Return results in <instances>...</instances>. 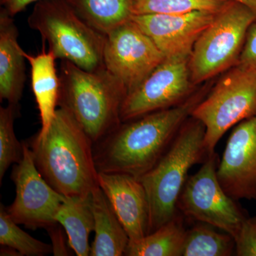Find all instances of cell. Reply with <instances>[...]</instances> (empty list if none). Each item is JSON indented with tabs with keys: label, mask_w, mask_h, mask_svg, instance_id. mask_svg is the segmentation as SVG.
I'll return each mask as SVG.
<instances>
[{
	"label": "cell",
	"mask_w": 256,
	"mask_h": 256,
	"mask_svg": "<svg viewBox=\"0 0 256 256\" xmlns=\"http://www.w3.org/2000/svg\"><path fill=\"white\" fill-rule=\"evenodd\" d=\"M202 99L194 96L174 107L121 122L94 144L98 172L140 178L168 150Z\"/></svg>",
	"instance_id": "6da1fadb"
},
{
	"label": "cell",
	"mask_w": 256,
	"mask_h": 256,
	"mask_svg": "<svg viewBox=\"0 0 256 256\" xmlns=\"http://www.w3.org/2000/svg\"><path fill=\"white\" fill-rule=\"evenodd\" d=\"M37 169L64 196H88L98 184L94 142L70 116L60 108L43 138L28 143Z\"/></svg>",
	"instance_id": "7a4b0ae2"
},
{
	"label": "cell",
	"mask_w": 256,
	"mask_h": 256,
	"mask_svg": "<svg viewBox=\"0 0 256 256\" xmlns=\"http://www.w3.org/2000/svg\"><path fill=\"white\" fill-rule=\"evenodd\" d=\"M60 70L58 106L68 111L94 144L122 122L127 89L105 67L86 70L62 60Z\"/></svg>",
	"instance_id": "3957f363"
},
{
	"label": "cell",
	"mask_w": 256,
	"mask_h": 256,
	"mask_svg": "<svg viewBox=\"0 0 256 256\" xmlns=\"http://www.w3.org/2000/svg\"><path fill=\"white\" fill-rule=\"evenodd\" d=\"M204 137L205 127L200 121L192 117L186 120L158 162L139 178L149 202V234L178 213L176 204L188 171L210 156L205 148Z\"/></svg>",
	"instance_id": "277c9868"
},
{
	"label": "cell",
	"mask_w": 256,
	"mask_h": 256,
	"mask_svg": "<svg viewBox=\"0 0 256 256\" xmlns=\"http://www.w3.org/2000/svg\"><path fill=\"white\" fill-rule=\"evenodd\" d=\"M28 24L40 34L56 60H68L86 70L105 67L106 36L84 21L66 0L37 2Z\"/></svg>",
	"instance_id": "5b68a950"
},
{
	"label": "cell",
	"mask_w": 256,
	"mask_h": 256,
	"mask_svg": "<svg viewBox=\"0 0 256 256\" xmlns=\"http://www.w3.org/2000/svg\"><path fill=\"white\" fill-rule=\"evenodd\" d=\"M256 14L246 5L229 0L198 38L190 56L193 85L206 82L238 64L248 30Z\"/></svg>",
	"instance_id": "8992f818"
},
{
	"label": "cell",
	"mask_w": 256,
	"mask_h": 256,
	"mask_svg": "<svg viewBox=\"0 0 256 256\" xmlns=\"http://www.w3.org/2000/svg\"><path fill=\"white\" fill-rule=\"evenodd\" d=\"M256 114V72L237 64L218 80L191 116L205 127L208 154L230 128Z\"/></svg>",
	"instance_id": "52a82bcc"
},
{
	"label": "cell",
	"mask_w": 256,
	"mask_h": 256,
	"mask_svg": "<svg viewBox=\"0 0 256 256\" xmlns=\"http://www.w3.org/2000/svg\"><path fill=\"white\" fill-rule=\"evenodd\" d=\"M218 162V154L212 153L198 172L188 176L176 208L184 218L210 224L235 238L249 216L220 184Z\"/></svg>",
	"instance_id": "ba28073f"
},
{
	"label": "cell",
	"mask_w": 256,
	"mask_h": 256,
	"mask_svg": "<svg viewBox=\"0 0 256 256\" xmlns=\"http://www.w3.org/2000/svg\"><path fill=\"white\" fill-rule=\"evenodd\" d=\"M22 142V156L12 173L16 195L6 210L18 225L32 230H46L58 224L56 215L65 196L44 178L37 169L31 148L28 142Z\"/></svg>",
	"instance_id": "9c48e42d"
},
{
	"label": "cell",
	"mask_w": 256,
	"mask_h": 256,
	"mask_svg": "<svg viewBox=\"0 0 256 256\" xmlns=\"http://www.w3.org/2000/svg\"><path fill=\"white\" fill-rule=\"evenodd\" d=\"M166 57L131 18L106 35L105 68L128 92L138 86Z\"/></svg>",
	"instance_id": "30bf717a"
},
{
	"label": "cell",
	"mask_w": 256,
	"mask_h": 256,
	"mask_svg": "<svg viewBox=\"0 0 256 256\" xmlns=\"http://www.w3.org/2000/svg\"><path fill=\"white\" fill-rule=\"evenodd\" d=\"M190 57L165 58L138 86L128 92L120 110L121 122L170 108L188 98L192 82Z\"/></svg>",
	"instance_id": "8fae6325"
},
{
	"label": "cell",
	"mask_w": 256,
	"mask_h": 256,
	"mask_svg": "<svg viewBox=\"0 0 256 256\" xmlns=\"http://www.w3.org/2000/svg\"><path fill=\"white\" fill-rule=\"evenodd\" d=\"M217 176L234 200H256V114L239 122L232 131Z\"/></svg>",
	"instance_id": "7c38bea8"
},
{
	"label": "cell",
	"mask_w": 256,
	"mask_h": 256,
	"mask_svg": "<svg viewBox=\"0 0 256 256\" xmlns=\"http://www.w3.org/2000/svg\"><path fill=\"white\" fill-rule=\"evenodd\" d=\"M216 13L196 11L181 14L133 15L132 20L166 58L190 57L195 43Z\"/></svg>",
	"instance_id": "4fadbf2b"
},
{
	"label": "cell",
	"mask_w": 256,
	"mask_h": 256,
	"mask_svg": "<svg viewBox=\"0 0 256 256\" xmlns=\"http://www.w3.org/2000/svg\"><path fill=\"white\" fill-rule=\"evenodd\" d=\"M98 184L127 232L130 242L150 232V206L146 188L132 175L98 172Z\"/></svg>",
	"instance_id": "5bb4252c"
},
{
	"label": "cell",
	"mask_w": 256,
	"mask_h": 256,
	"mask_svg": "<svg viewBox=\"0 0 256 256\" xmlns=\"http://www.w3.org/2000/svg\"><path fill=\"white\" fill-rule=\"evenodd\" d=\"M13 16L0 12V99L18 105L26 80L24 50L18 42Z\"/></svg>",
	"instance_id": "9a60e30c"
},
{
	"label": "cell",
	"mask_w": 256,
	"mask_h": 256,
	"mask_svg": "<svg viewBox=\"0 0 256 256\" xmlns=\"http://www.w3.org/2000/svg\"><path fill=\"white\" fill-rule=\"evenodd\" d=\"M24 56L31 66L32 88L41 119L42 127L37 138H43L54 119L60 98V75L56 68V57L50 52Z\"/></svg>",
	"instance_id": "2e32d148"
},
{
	"label": "cell",
	"mask_w": 256,
	"mask_h": 256,
	"mask_svg": "<svg viewBox=\"0 0 256 256\" xmlns=\"http://www.w3.org/2000/svg\"><path fill=\"white\" fill-rule=\"evenodd\" d=\"M92 204L95 239L90 246V256H124L129 237L99 186L92 192Z\"/></svg>",
	"instance_id": "e0dca14e"
},
{
	"label": "cell",
	"mask_w": 256,
	"mask_h": 256,
	"mask_svg": "<svg viewBox=\"0 0 256 256\" xmlns=\"http://www.w3.org/2000/svg\"><path fill=\"white\" fill-rule=\"evenodd\" d=\"M56 220L65 230L69 247L78 256H90L89 237L94 232L92 194L65 196Z\"/></svg>",
	"instance_id": "ac0fdd59"
},
{
	"label": "cell",
	"mask_w": 256,
	"mask_h": 256,
	"mask_svg": "<svg viewBox=\"0 0 256 256\" xmlns=\"http://www.w3.org/2000/svg\"><path fill=\"white\" fill-rule=\"evenodd\" d=\"M77 14L102 34L127 22L132 16V0H66Z\"/></svg>",
	"instance_id": "d6986e66"
},
{
	"label": "cell",
	"mask_w": 256,
	"mask_h": 256,
	"mask_svg": "<svg viewBox=\"0 0 256 256\" xmlns=\"http://www.w3.org/2000/svg\"><path fill=\"white\" fill-rule=\"evenodd\" d=\"M180 212L169 222L137 242H129L124 256H181L186 228Z\"/></svg>",
	"instance_id": "ffe728a7"
},
{
	"label": "cell",
	"mask_w": 256,
	"mask_h": 256,
	"mask_svg": "<svg viewBox=\"0 0 256 256\" xmlns=\"http://www.w3.org/2000/svg\"><path fill=\"white\" fill-rule=\"evenodd\" d=\"M208 224L197 222L186 230L181 256H230L236 254L232 235L216 230Z\"/></svg>",
	"instance_id": "44dd1931"
},
{
	"label": "cell",
	"mask_w": 256,
	"mask_h": 256,
	"mask_svg": "<svg viewBox=\"0 0 256 256\" xmlns=\"http://www.w3.org/2000/svg\"><path fill=\"white\" fill-rule=\"evenodd\" d=\"M228 2L229 0H132V14H181L196 11L216 13L223 9Z\"/></svg>",
	"instance_id": "7402d4cb"
},
{
	"label": "cell",
	"mask_w": 256,
	"mask_h": 256,
	"mask_svg": "<svg viewBox=\"0 0 256 256\" xmlns=\"http://www.w3.org/2000/svg\"><path fill=\"white\" fill-rule=\"evenodd\" d=\"M6 210V207L0 205V244L12 248L20 256H44L53 252V248L33 238L18 226Z\"/></svg>",
	"instance_id": "603a6c76"
},
{
	"label": "cell",
	"mask_w": 256,
	"mask_h": 256,
	"mask_svg": "<svg viewBox=\"0 0 256 256\" xmlns=\"http://www.w3.org/2000/svg\"><path fill=\"white\" fill-rule=\"evenodd\" d=\"M18 106L8 104L0 108V184L12 164L22 159L23 142H18L14 132V120Z\"/></svg>",
	"instance_id": "cb8c5ba5"
},
{
	"label": "cell",
	"mask_w": 256,
	"mask_h": 256,
	"mask_svg": "<svg viewBox=\"0 0 256 256\" xmlns=\"http://www.w3.org/2000/svg\"><path fill=\"white\" fill-rule=\"evenodd\" d=\"M237 256H256V216L248 217L235 238Z\"/></svg>",
	"instance_id": "d4e9b609"
},
{
	"label": "cell",
	"mask_w": 256,
	"mask_h": 256,
	"mask_svg": "<svg viewBox=\"0 0 256 256\" xmlns=\"http://www.w3.org/2000/svg\"><path fill=\"white\" fill-rule=\"evenodd\" d=\"M238 64L256 72V22L248 30Z\"/></svg>",
	"instance_id": "484cf974"
},
{
	"label": "cell",
	"mask_w": 256,
	"mask_h": 256,
	"mask_svg": "<svg viewBox=\"0 0 256 256\" xmlns=\"http://www.w3.org/2000/svg\"><path fill=\"white\" fill-rule=\"evenodd\" d=\"M60 224H57L47 228L52 242L53 254L54 256H68V250L66 246V237L60 228Z\"/></svg>",
	"instance_id": "4316f807"
},
{
	"label": "cell",
	"mask_w": 256,
	"mask_h": 256,
	"mask_svg": "<svg viewBox=\"0 0 256 256\" xmlns=\"http://www.w3.org/2000/svg\"><path fill=\"white\" fill-rule=\"evenodd\" d=\"M38 1L40 0H0L3 9L12 16L22 12L28 5Z\"/></svg>",
	"instance_id": "83f0119b"
},
{
	"label": "cell",
	"mask_w": 256,
	"mask_h": 256,
	"mask_svg": "<svg viewBox=\"0 0 256 256\" xmlns=\"http://www.w3.org/2000/svg\"><path fill=\"white\" fill-rule=\"evenodd\" d=\"M0 256H20L16 250L12 248L3 246H2L1 250H0Z\"/></svg>",
	"instance_id": "f1b7e54d"
},
{
	"label": "cell",
	"mask_w": 256,
	"mask_h": 256,
	"mask_svg": "<svg viewBox=\"0 0 256 256\" xmlns=\"http://www.w3.org/2000/svg\"><path fill=\"white\" fill-rule=\"evenodd\" d=\"M232 1L237 2L246 5L256 14V0H232Z\"/></svg>",
	"instance_id": "f546056e"
}]
</instances>
